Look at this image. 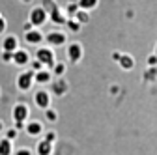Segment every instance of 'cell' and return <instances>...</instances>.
Wrapping results in <instances>:
<instances>
[{"instance_id":"cell-1","label":"cell","mask_w":157,"mask_h":155,"mask_svg":"<svg viewBox=\"0 0 157 155\" xmlns=\"http://www.w3.org/2000/svg\"><path fill=\"white\" fill-rule=\"evenodd\" d=\"M47 19H49V13L41 8V6H36L30 9L28 13V23L32 28H41L45 23H47Z\"/></svg>"},{"instance_id":"cell-2","label":"cell","mask_w":157,"mask_h":155,"mask_svg":"<svg viewBox=\"0 0 157 155\" xmlns=\"http://www.w3.org/2000/svg\"><path fill=\"white\" fill-rule=\"evenodd\" d=\"M36 60L41 62L43 67L52 69V66L56 64V56H54L52 47H37V51H36Z\"/></svg>"},{"instance_id":"cell-3","label":"cell","mask_w":157,"mask_h":155,"mask_svg":"<svg viewBox=\"0 0 157 155\" xmlns=\"http://www.w3.org/2000/svg\"><path fill=\"white\" fill-rule=\"evenodd\" d=\"M15 86H17V90H21V92H28L34 86V71L28 69V71L19 73L17 79H15Z\"/></svg>"},{"instance_id":"cell-4","label":"cell","mask_w":157,"mask_h":155,"mask_svg":"<svg viewBox=\"0 0 157 155\" xmlns=\"http://www.w3.org/2000/svg\"><path fill=\"white\" fill-rule=\"evenodd\" d=\"M82 54H84V51H82V45L78 41H73V43L66 45V56H67V60L71 64H78L81 58H82Z\"/></svg>"},{"instance_id":"cell-5","label":"cell","mask_w":157,"mask_h":155,"mask_svg":"<svg viewBox=\"0 0 157 155\" xmlns=\"http://www.w3.org/2000/svg\"><path fill=\"white\" fill-rule=\"evenodd\" d=\"M45 41L51 47H62V45H67V36L60 30H52L45 36Z\"/></svg>"},{"instance_id":"cell-6","label":"cell","mask_w":157,"mask_h":155,"mask_svg":"<svg viewBox=\"0 0 157 155\" xmlns=\"http://www.w3.org/2000/svg\"><path fill=\"white\" fill-rule=\"evenodd\" d=\"M11 116H13V122H19V123H26V120L30 118V108L28 105L25 103H17L11 110Z\"/></svg>"},{"instance_id":"cell-7","label":"cell","mask_w":157,"mask_h":155,"mask_svg":"<svg viewBox=\"0 0 157 155\" xmlns=\"http://www.w3.org/2000/svg\"><path fill=\"white\" fill-rule=\"evenodd\" d=\"M25 131H26L28 137H32V138H39V137H43V133H45L43 123L39 120H28L25 123Z\"/></svg>"},{"instance_id":"cell-8","label":"cell","mask_w":157,"mask_h":155,"mask_svg":"<svg viewBox=\"0 0 157 155\" xmlns=\"http://www.w3.org/2000/svg\"><path fill=\"white\" fill-rule=\"evenodd\" d=\"M25 41L28 45L39 47V45L45 41V36L41 34V30H39V28H30V30H25Z\"/></svg>"},{"instance_id":"cell-9","label":"cell","mask_w":157,"mask_h":155,"mask_svg":"<svg viewBox=\"0 0 157 155\" xmlns=\"http://www.w3.org/2000/svg\"><path fill=\"white\" fill-rule=\"evenodd\" d=\"M34 103H36L37 108H43V110L49 108L51 107V93L47 90H37L34 93Z\"/></svg>"},{"instance_id":"cell-10","label":"cell","mask_w":157,"mask_h":155,"mask_svg":"<svg viewBox=\"0 0 157 155\" xmlns=\"http://www.w3.org/2000/svg\"><path fill=\"white\" fill-rule=\"evenodd\" d=\"M13 64H15V66H21V67L28 66V64H30V54H28L25 49H17V51L13 52Z\"/></svg>"},{"instance_id":"cell-11","label":"cell","mask_w":157,"mask_h":155,"mask_svg":"<svg viewBox=\"0 0 157 155\" xmlns=\"http://www.w3.org/2000/svg\"><path fill=\"white\" fill-rule=\"evenodd\" d=\"M52 81V71L43 67V69H39L37 73H34V82L36 84H49Z\"/></svg>"},{"instance_id":"cell-12","label":"cell","mask_w":157,"mask_h":155,"mask_svg":"<svg viewBox=\"0 0 157 155\" xmlns=\"http://www.w3.org/2000/svg\"><path fill=\"white\" fill-rule=\"evenodd\" d=\"M17 49H19V40H17V36H13V34L4 36V40H2V51L15 52Z\"/></svg>"},{"instance_id":"cell-13","label":"cell","mask_w":157,"mask_h":155,"mask_svg":"<svg viewBox=\"0 0 157 155\" xmlns=\"http://www.w3.org/2000/svg\"><path fill=\"white\" fill-rule=\"evenodd\" d=\"M36 153L37 155H52V144L41 138L37 142V146H36Z\"/></svg>"},{"instance_id":"cell-14","label":"cell","mask_w":157,"mask_h":155,"mask_svg":"<svg viewBox=\"0 0 157 155\" xmlns=\"http://www.w3.org/2000/svg\"><path fill=\"white\" fill-rule=\"evenodd\" d=\"M52 90H54V95H64V93L67 92V82H66L64 77H58V79L54 81Z\"/></svg>"},{"instance_id":"cell-15","label":"cell","mask_w":157,"mask_h":155,"mask_svg":"<svg viewBox=\"0 0 157 155\" xmlns=\"http://www.w3.org/2000/svg\"><path fill=\"white\" fill-rule=\"evenodd\" d=\"M15 148H13V142L8 140L6 137L0 138V155H13Z\"/></svg>"},{"instance_id":"cell-16","label":"cell","mask_w":157,"mask_h":155,"mask_svg":"<svg viewBox=\"0 0 157 155\" xmlns=\"http://www.w3.org/2000/svg\"><path fill=\"white\" fill-rule=\"evenodd\" d=\"M120 67L122 69H125V71H129V69H133L135 67V58L131 56V54H122V58H120Z\"/></svg>"},{"instance_id":"cell-17","label":"cell","mask_w":157,"mask_h":155,"mask_svg":"<svg viewBox=\"0 0 157 155\" xmlns=\"http://www.w3.org/2000/svg\"><path fill=\"white\" fill-rule=\"evenodd\" d=\"M78 9H84V11H92L94 8H97L99 0H77Z\"/></svg>"},{"instance_id":"cell-18","label":"cell","mask_w":157,"mask_h":155,"mask_svg":"<svg viewBox=\"0 0 157 155\" xmlns=\"http://www.w3.org/2000/svg\"><path fill=\"white\" fill-rule=\"evenodd\" d=\"M75 19L81 25H86L88 21H90V11H84V9H78L77 13H75Z\"/></svg>"},{"instance_id":"cell-19","label":"cell","mask_w":157,"mask_h":155,"mask_svg":"<svg viewBox=\"0 0 157 155\" xmlns=\"http://www.w3.org/2000/svg\"><path fill=\"white\" fill-rule=\"evenodd\" d=\"M66 25H67V28H69L71 32H78V30H81V26H82V25L78 23L75 17H69L67 21H66Z\"/></svg>"},{"instance_id":"cell-20","label":"cell","mask_w":157,"mask_h":155,"mask_svg":"<svg viewBox=\"0 0 157 155\" xmlns=\"http://www.w3.org/2000/svg\"><path fill=\"white\" fill-rule=\"evenodd\" d=\"M45 120H47L49 123H54V122L58 120V112H56L54 108H51V107L45 108Z\"/></svg>"},{"instance_id":"cell-21","label":"cell","mask_w":157,"mask_h":155,"mask_svg":"<svg viewBox=\"0 0 157 155\" xmlns=\"http://www.w3.org/2000/svg\"><path fill=\"white\" fill-rule=\"evenodd\" d=\"M51 71H52V75H56V77H62V75L66 73V66H64V64H60V62H56V64L52 66V69H51Z\"/></svg>"},{"instance_id":"cell-22","label":"cell","mask_w":157,"mask_h":155,"mask_svg":"<svg viewBox=\"0 0 157 155\" xmlns=\"http://www.w3.org/2000/svg\"><path fill=\"white\" fill-rule=\"evenodd\" d=\"M41 138L47 140V142H51V144H54V142H56V133H54V131H45Z\"/></svg>"},{"instance_id":"cell-23","label":"cell","mask_w":157,"mask_h":155,"mask_svg":"<svg viewBox=\"0 0 157 155\" xmlns=\"http://www.w3.org/2000/svg\"><path fill=\"white\" fill-rule=\"evenodd\" d=\"M0 58H2V62H4V64H13V52L2 51V54H0Z\"/></svg>"},{"instance_id":"cell-24","label":"cell","mask_w":157,"mask_h":155,"mask_svg":"<svg viewBox=\"0 0 157 155\" xmlns=\"http://www.w3.org/2000/svg\"><path fill=\"white\" fill-rule=\"evenodd\" d=\"M30 71H34V73H37L39 69H43V64L41 62H39V60H30Z\"/></svg>"},{"instance_id":"cell-25","label":"cell","mask_w":157,"mask_h":155,"mask_svg":"<svg viewBox=\"0 0 157 155\" xmlns=\"http://www.w3.org/2000/svg\"><path fill=\"white\" fill-rule=\"evenodd\" d=\"M49 19H51V21H54V23H66V19H64V17H60L58 9H54V11L49 15Z\"/></svg>"},{"instance_id":"cell-26","label":"cell","mask_w":157,"mask_h":155,"mask_svg":"<svg viewBox=\"0 0 157 155\" xmlns=\"http://www.w3.org/2000/svg\"><path fill=\"white\" fill-rule=\"evenodd\" d=\"M66 11H67V15H69V17H75V13L78 11V4H77V2H75V4H67Z\"/></svg>"},{"instance_id":"cell-27","label":"cell","mask_w":157,"mask_h":155,"mask_svg":"<svg viewBox=\"0 0 157 155\" xmlns=\"http://www.w3.org/2000/svg\"><path fill=\"white\" fill-rule=\"evenodd\" d=\"M13 155H34V151L30 148H17L13 151Z\"/></svg>"},{"instance_id":"cell-28","label":"cell","mask_w":157,"mask_h":155,"mask_svg":"<svg viewBox=\"0 0 157 155\" xmlns=\"http://www.w3.org/2000/svg\"><path fill=\"white\" fill-rule=\"evenodd\" d=\"M17 134H19V133H17V129H15V127H13V129H8V131H6V138H8V140H11V142H15Z\"/></svg>"},{"instance_id":"cell-29","label":"cell","mask_w":157,"mask_h":155,"mask_svg":"<svg viewBox=\"0 0 157 155\" xmlns=\"http://www.w3.org/2000/svg\"><path fill=\"white\" fill-rule=\"evenodd\" d=\"M148 66H150V67H153V66H157V56H155V54H151V56L148 58Z\"/></svg>"},{"instance_id":"cell-30","label":"cell","mask_w":157,"mask_h":155,"mask_svg":"<svg viewBox=\"0 0 157 155\" xmlns=\"http://www.w3.org/2000/svg\"><path fill=\"white\" fill-rule=\"evenodd\" d=\"M4 30H6V19H4L2 15H0V36L4 34Z\"/></svg>"},{"instance_id":"cell-31","label":"cell","mask_w":157,"mask_h":155,"mask_svg":"<svg viewBox=\"0 0 157 155\" xmlns=\"http://www.w3.org/2000/svg\"><path fill=\"white\" fill-rule=\"evenodd\" d=\"M122 54H124V52H112V60H116V62H120V58H122Z\"/></svg>"},{"instance_id":"cell-32","label":"cell","mask_w":157,"mask_h":155,"mask_svg":"<svg viewBox=\"0 0 157 155\" xmlns=\"http://www.w3.org/2000/svg\"><path fill=\"white\" fill-rule=\"evenodd\" d=\"M2 131H4V123H2V122H0V133H2Z\"/></svg>"},{"instance_id":"cell-33","label":"cell","mask_w":157,"mask_h":155,"mask_svg":"<svg viewBox=\"0 0 157 155\" xmlns=\"http://www.w3.org/2000/svg\"><path fill=\"white\" fill-rule=\"evenodd\" d=\"M153 54L157 56V43H155V49H153Z\"/></svg>"},{"instance_id":"cell-34","label":"cell","mask_w":157,"mask_h":155,"mask_svg":"<svg viewBox=\"0 0 157 155\" xmlns=\"http://www.w3.org/2000/svg\"><path fill=\"white\" fill-rule=\"evenodd\" d=\"M23 2H30V0H23Z\"/></svg>"}]
</instances>
